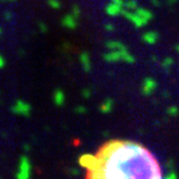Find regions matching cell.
<instances>
[{"label": "cell", "mask_w": 179, "mask_h": 179, "mask_svg": "<svg viewBox=\"0 0 179 179\" xmlns=\"http://www.w3.org/2000/svg\"><path fill=\"white\" fill-rule=\"evenodd\" d=\"M111 2H114L116 4H119V6H124V0H111Z\"/></svg>", "instance_id": "obj_19"}, {"label": "cell", "mask_w": 179, "mask_h": 179, "mask_svg": "<svg viewBox=\"0 0 179 179\" xmlns=\"http://www.w3.org/2000/svg\"><path fill=\"white\" fill-rule=\"evenodd\" d=\"M151 1H152L153 6H155V7L160 6V1H159V0H151Z\"/></svg>", "instance_id": "obj_20"}, {"label": "cell", "mask_w": 179, "mask_h": 179, "mask_svg": "<svg viewBox=\"0 0 179 179\" xmlns=\"http://www.w3.org/2000/svg\"><path fill=\"white\" fill-rule=\"evenodd\" d=\"M62 24L64 27L68 28V29H75L77 27V17L70 13V14L65 15L62 20Z\"/></svg>", "instance_id": "obj_4"}, {"label": "cell", "mask_w": 179, "mask_h": 179, "mask_svg": "<svg viewBox=\"0 0 179 179\" xmlns=\"http://www.w3.org/2000/svg\"><path fill=\"white\" fill-rule=\"evenodd\" d=\"M80 62L85 71H90V70H91V67H92V66H91V60H90L89 54H87V52H82V53L80 54Z\"/></svg>", "instance_id": "obj_7"}, {"label": "cell", "mask_w": 179, "mask_h": 179, "mask_svg": "<svg viewBox=\"0 0 179 179\" xmlns=\"http://www.w3.org/2000/svg\"><path fill=\"white\" fill-rule=\"evenodd\" d=\"M3 16H4V18H6L7 21H10V20H12L13 17V14L10 11H7V12H4V14H3Z\"/></svg>", "instance_id": "obj_16"}, {"label": "cell", "mask_w": 179, "mask_h": 179, "mask_svg": "<svg viewBox=\"0 0 179 179\" xmlns=\"http://www.w3.org/2000/svg\"><path fill=\"white\" fill-rule=\"evenodd\" d=\"M173 63H174V60H173V58L172 57H166L163 62H162V66L164 67V68H168V67H170V66L173 65Z\"/></svg>", "instance_id": "obj_13"}, {"label": "cell", "mask_w": 179, "mask_h": 179, "mask_svg": "<svg viewBox=\"0 0 179 179\" xmlns=\"http://www.w3.org/2000/svg\"><path fill=\"white\" fill-rule=\"evenodd\" d=\"M143 87H145V91L151 92V91H153V90L155 89L156 83H155V81L153 80V79H146V80H145Z\"/></svg>", "instance_id": "obj_10"}, {"label": "cell", "mask_w": 179, "mask_h": 179, "mask_svg": "<svg viewBox=\"0 0 179 179\" xmlns=\"http://www.w3.org/2000/svg\"><path fill=\"white\" fill-rule=\"evenodd\" d=\"M83 164L85 179H162L156 158L136 141H107Z\"/></svg>", "instance_id": "obj_1"}, {"label": "cell", "mask_w": 179, "mask_h": 179, "mask_svg": "<svg viewBox=\"0 0 179 179\" xmlns=\"http://www.w3.org/2000/svg\"><path fill=\"white\" fill-rule=\"evenodd\" d=\"M4 1H14V0H4Z\"/></svg>", "instance_id": "obj_24"}, {"label": "cell", "mask_w": 179, "mask_h": 179, "mask_svg": "<svg viewBox=\"0 0 179 179\" xmlns=\"http://www.w3.org/2000/svg\"><path fill=\"white\" fill-rule=\"evenodd\" d=\"M48 4L54 10H58L60 8V2L58 0H48Z\"/></svg>", "instance_id": "obj_12"}, {"label": "cell", "mask_w": 179, "mask_h": 179, "mask_svg": "<svg viewBox=\"0 0 179 179\" xmlns=\"http://www.w3.org/2000/svg\"><path fill=\"white\" fill-rule=\"evenodd\" d=\"M104 60L108 63H116V62L122 60V53L120 50H112L109 53L104 54Z\"/></svg>", "instance_id": "obj_3"}, {"label": "cell", "mask_w": 179, "mask_h": 179, "mask_svg": "<svg viewBox=\"0 0 179 179\" xmlns=\"http://www.w3.org/2000/svg\"><path fill=\"white\" fill-rule=\"evenodd\" d=\"M121 14H122L126 20H128V21L131 22L135 27H137V28H141V27H143L145 25H147V23H148L146 20H143L140 15H138L137 13L131 12V10H127V9L123 10L122 9Z\"/></svg>", "instance_id": "obj_2"}, {"label": "cell", "mask_w": 179, "mask_h": 179, "mask_svg": "<svg viewBox=\"0 0 179 179\" xmlns=\"http://www.w3.org/2000/svg\"><path fill=\"white\" fill-rule=\"evenodd\" d=\"M159 40V33L156 31H147L143 35V41L147 44L152 45L154 43H156V41Z\"/></svg>", "instance_id": "obj_5"}, {"label": "cell", "mask_w": 179, "mask_h": 179, "mask_svg": "<svg viewBox=\"0 0 179 179\" xmlns=\"http://www.w3.org/2000/svg\"><path fill=\"white\" fill-rule=\"evenodd\" d=\"M1 33H2V29H1V28H0V35H1Z\"/></svg>", "instance_id": "obj_22"}, {"label": "cell", "mask_w": 179, "mask_h": 179, "mask_svg": "<svg viewBox=\"0 0 179 179\" xmlns=\"http://www.w3.org/2000/svg\"><path fill=\"white\" fill-rule=\"evenodd\" d=\"M39 29H40V31H42V33H45V31L48 30V26H47L44 23H39Z\"/></svg>", "instance_id": "obj_15"}, {"label": "cell", "mask_w": 179, "mask_h": 179, "mask_svg": "<svg viewBox=\"0 0 179 179\" xmlns=\"http://www.w3.org/2000/svg\"><path fill=\"white\" fill-rule=\"evenodd\" d=\"M4 65H6V60H4V57L0 54V68L4 67Z\"/></svg>", "instance_id": "obj_18"}, {"label": "cell", "mask_w": 179, "mask_h": 179, "mask_svg": "<svg viewBox=\"0 0 179 179\" xmlns=\"http://www.w3.org/2000/svg\"><path fill=\"white\" fill-rule=\"evenodd\" d=\"M136 13H137L138 15H140L141 17H143V20H146L147 22L151 21L152 17H153L152 13L150 12L149 10L143 9V8H137V9H136Z\"/></svg>", "instance_id": "obj_8"}, {"label": "cell", "mask_w": 179, "mask_h": 179, "mask_svg": "<svg viewBox=\"0 0 179 179\" xmlns=\"http://www.w3.org/2000/svg\"><path fill=\"white\" fill-rule=\"evenodd\" d=\"M168 1H170V4H172V3H174V2H176L177 0H168Z\"/></svg>", "instance_id": "obj_21"}, {"label": "cell", "mask_w": 179, "mask_h": 179, "mask_svg": "<svg viewBox=\"0 0 179 179\" xmlns=\"http://www.w3.org/2000/svg\"><path fill=\"white\" fill-rule=\"evenodd\" d=\"M124 7H125L127 10H136L138 8V3L136 0H127L124 2Z\"/></svg>", "instance_id": "obj_11"}, {"label": "cell", "mask_w": 179, "mask_h": 179, "mask_svg": "<svg viewBox=\"0 0 179 179\" xmlns=\"http://www.w3.org/2000/svg\"><path fill=\"white\" fill-rule=\"evenodd\" d=\"M105 10H106V13L108 15L116 16L118 14H121V12H122V6H119V4H116L114 2H110L106 6V9Z\"/></svg>", "instance_id": "obj_6"}, {"label": "cell", "mask_w": 179, "mask_h": 179, "mask_svg": "<svg viewBox=\"0 0 179 179\" xmlns=\"http://www.w3.org/2000/svg\"><path fill=\"white\" fill-rule=\"evenodd\" d=\"M106 47L108 49H110V50H122V49L126 48L125 45L121 43L119 41H114V40H111V41H108L106 43Z\"/></svg>", "instance_id": "obj_9"}, {"label": "cell", "mask_w": 179, "mask_h": 179, "mask_svg": "<svg viewBox=\"0 0 179 179\" xmlns=\"http://www.w3.org/2000/svg\"><path fill=\"white\" fill-rule=\"evenodd\" d=\"M177 51L179 52V45H177Z\"/></svg>", "instance_id": "obj_23"}, {"label": "cell", "mask_w": 179, "mask_h": 179, "mask_svg": "<svg viewBox=\"0 0 179 179\" xmlns=\"http://www.w3.org/2000/svg\"><path fill=\"white\" fill-rule=\"evenodd\" d=\"M71 14L73 15V16H76V17H79L80 16V14H81V10H80V8L78 6H73L72 7V9H71Z\"/></svg>", "instance_id": "obj_14"}, {"label": "cell", "mask_w": 179, "mask_h": 179, "mask_svg": "<svg viewBox=\"0 0 179 179\" xmlns=\"http://www.w3.org/2000/svg\"><path fill=\"white\" fill-rule=\"evenodd\" d=\"M105 29L108 30V31H114V26L110 23H108V24L105 25Z\"/></svg>", "instance_id": "obj_17"}]
</instances>
